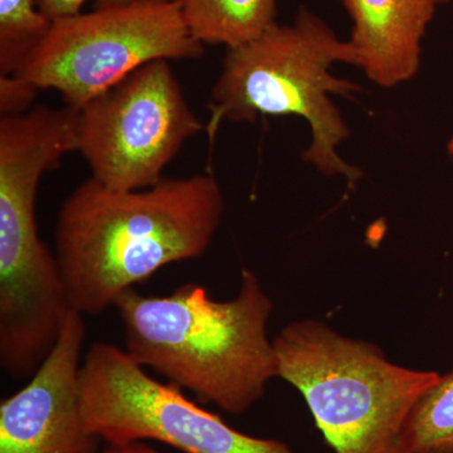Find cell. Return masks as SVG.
<instances>
[{
	"label": "cell",
	"mask_w": 453,
	"mask_h": 453,
	"mask_svg": "<svg viewBox=\"0 0 453 453\" xmlns=\"http://www.w3.org/2000/svg\"><path fill=\"white\" fill-rule=\"evenodd\" d=\"M81 398L89 431L106 445L155 441L183 453H295L281 441L232 428L111 342H94L83 357Z\"/></svg>",
	"instance_id": "obj_6"
},
{
	"label": "cell",
	"mask_w": 453,
	"mask_h": 453,
	"mask_svg": "<svg viewBox=\"0 0 453 453\" xmlns=\"http://www.w3.org/2000/svg\"><path fill=\"white\" fill-rule=\"evenodd\" d=\"M169 62L142 65L79 110L77 151L103 186H155L181 146L204 129Z\"/></svg>",
	"instance_id": "obj_7"
},
{
	"label": "cell",
	"mask_w": 453,
	"mask_h": 453,
	"mask_svg": "<svg viewBox=\"0 0 453 453\" xmlns=\"http://www.w3.org/2000/svg\"><path fill=\"white\" fill-rule=\"evenodd\" d=\"M83 315L71 311L61 338L22 389L0 404V453H96L81 398Z\"/></svg>",
	"instance_id": "obj_8"
},
{
	"label": "cell",
	"mask_w": 453,
	"mask_h": 453,
	"mask_svg": "<svg viewBox=\"0 0 453 453\" xmlns=\"http://www.w3.org/2000/svg\"><path fill=\"white\" fill-rule=\"evenodd\" d=\"M338 62L357 65L353 44L340 41L321 18L305 8L292 25L275 23L255 40L226 50L222 73L211 89V139L223 121L299 116L312 133L303 159L327 177L342 175L354 188L362 172L338 153L350 131L332 96L350 98L360 86L330 73Z\"/></svg>",
	"instance_id": "obj_3"
},
{
	"label": "cell",
	"mask_w": 453,
	"mask_h": 453,
	"mask_svg": "<svg viewBox=\"0 0 453 453\" xmlns=\"http://www.w3.org/2000/svg\"><path fill=\"white\" fill-rule=\"evenodd\" d=\"M437 3V5L440 4H449V3L453 2V0H434Z\"/></svg>",
	"instance_id": "obj_18"
},
{
	"label": "cell",
	"mask_w": 453,
	"mask_h": 453,
	"mask_svg": "<svg viewBox=\"0 0 453 453\" xmlns=\"http://www.w3.org/2000/svg\"><path fill=\"white\" fill-rule=\"evenodd\" d=\"M203 53L180 0H134L53 20L17 76L56 89L65 106L80 110L144 65Z\"/></svg>",
	"instance_id": "obj_5"
},
{
	"label": "cell",
	"mask_w": 453,
	"mask_h": 453,
	"mask_svg": "<svg viewBox=\"0 0 453 453\" xmlns=\"http://www.w3.org/2000/svg\"><path fill=\"white\" fill-rule=\"evenodd\" d=\"M50 26L38 0H0V76L19 73Z\"/></svg>",
	"instance_id": "obj_12"
},
{
	"label": "cell",
	"mask_w": 453,
	"mask_h": 453,
	"mask_svg": "<svg viewBox=\"0 0 453 453\" xmlns=\"http://www.w3.org/2000/svg\"><path fill=\"white\" fill-rule=\"evenodd\" d=\"M40 88L17 74L0 76V113L2 118L31 111Z\"/></svg>",
	"instance_id": "obj_13"
},
{
	"label": "cell",
	"mask_w": 453,
	"mask_h": 453,
	"mask_svg": "<svg viewBox=\"0 0 453 453\" xmlns=\"http://www.w3.org/2000/svg\"><path fill=\"white\" fill-rule=\"evenodd\" d=\"M273 342L279 378L299 390L335 453H398L408 414L440 378L393 365L323 321H294Z\"/></svg>",
	"instance_id": "obj_4"
},
{
	"label": "cell",
	"mask_w": 453,
	"mask_h": 453,
	"mask_svg": "<svg viewBox=\"0 0 453 453\" xmlns=\"http://www.w3.org/2000/svg\"><path fill=\"white\" fill-rule=\"evenodd\" d=\"M134 0H95V8L112 7V5L127 4ZM178 2V0H173Z\"/></svg>",
	"instance_id": "obj_16"
},
{
	"label": "cell",
	"mask_w": 453,
	"mask_h": 453,
	"mask_svg": "<svg viewBox=\"0 0 453 453\" xmlns=\"http://www.w3.org/2000/svg\"><path fill=\"white\" fill-rule=\"evenodd\" d=\"M190 33L228 49L255 40L276 23L279 0H180Z\"/></svg>",
	"instance_id": "obj_10"
},
{
	"label": "cell",
	"mask_w": 453,
	"mask_h": 453,
	"mask_svg": "<svg viewBox=\"0 0 453 453\" xmlns=\"http://www.w3.org/2000/svg\"><path fill=\"white\" fill-rule=\"evenodd\" d=\"M96 453H162L157 451L155 447L149 445L146 441H133V442L116 443V445H107L103 451Z\"/></svg>",
	"instance_id": "obj_15"
},
{
	"label": "cell",
	"mask_w": 453,
	"mask_h": 453,
	"mask_svg": "<svg viewBox=\"0 0 453 453\" xmlns=\"http://www.w3.org/2000/svg\"><path fill=\"white\" fill-rule=\"evenodd\" d=\"M447 151H449V157H453V135L452 138L449 139V144H447Z\"/></svg>",
	"instance_id": "obj_17"
},
{
	"label": "cell",
	"mask_w": 453,
	"mask_h": 453,
	"mask_svg": "<svg viewBox=\"0 0 453 453\" xmlns=\"http://www.w3.org/2000/svg\"><path fill=\"white\" fill-rule=\"evenodd\" d=\"M398 453H453V371L440 375L408 414Z\"/></svg>",
	"instance_id": "obj_11"
},
{
	"label": "cell",
	"mask_w": 453,
	"mask_h": 453,
	"mask_svg": "<svg viewBox=\"0 0 453 453\" xmlns=\"http://www.w3.org/2000/svg\"><path fill=\"white\" fill-rule=\"evenodd\" d=\"M353 20L350 43L372 82L395 88L421 65L422 41L436 13L434 0H342Z\"/></svg>",
	"instance_id": "obj_9"
},
{
	"label": "cell",
	"mask_w": 453,
	"mask_h": 453,
	"mask_svg": "<svg viewBox=\"0 0 453 453\" xmlns=\"http://www.w3.org/2000/svg\"><path fill=\"white\" fill-rule=\"evenodd\" d=\"M88 2V0H38V4L41 11L53 22L81 13L83 5Z\"/></svg>",
	"instance_id": "obj_14"
},
{
	"label": "cell",
	"mask_w": 453,
	"mask_h": 453,
	"mask_svg": "<svg viewBox=\"0 0 453 453\" xmlns=\"http://www.w3.org/2000/svg\"><path fill=\"white\" fill-rule=\"evenodd\" d=\"M223 211L211 174L163 178L139 190L83 181L62 204L55 229L71 306L83 316L101 314L163 267L201 257Z\"/></svg>",
	"instance_id": "obj_1"
},
{
	"label": "cell",
	"mask_w": 453,
	"mask_h": 453,
	"mask_svg": "<svg viewBox=\"0 0 453 453\" xmlns=\"http://www.w3.org/2000/svg\"><path fill=\"white\" fill-rule=\"evenodd\" d=\"M124 327L125 350L180 389L240 416L264 398L279 378L267 325L273 301L258 277L244 268L232 300L211 299L198 283H186L165 296L135 288L115 301Z\"/></svg>",
	"instance_id": "obj_2"
}]
</instances>
